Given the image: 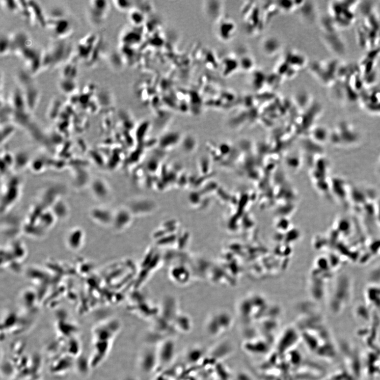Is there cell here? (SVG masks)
I'll use <instances>...</instances> for the list:
<instances>
[{
    "label": "cell",
    "mask_w": 380,
    "mask_h": 380,
    "mask_svg": "<svg viewBox=\"0 0 380 380\" xmlns=\"http://www.w3.org/2000/svg\"><path fill=\"white\" fill-rule=\"evenodd\" d=\"M66 244L68 248L73 251H78L83 247L85 241V234L80 228L70 230L67 234Z\"/></svg>",
    "instance_id": "cell-1"
},
{
    "label": "cell",
    "mask_w": 380,
    "mask_h": 380,
    "mask_svg": "<svg viewBox=\"0 0 380 380\" xmlns=\"http://www.w3.org/2000/svg\"><path fill=\"white\" fill-rule=\"evenodd\" d=\"M109 5L105 1H91L89 4V16L93 23L98 24L107 17Z\"/></svg>",
    "instance_id": "cell-2"
}]
</instances>
